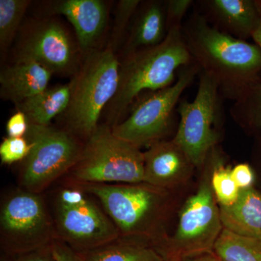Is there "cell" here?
Returning <instances> with one entry per match:
<instances>
[{
    "instance_id": "cell-30",
    "label": "cell",
    "mask_w": 261,
    "mask_h": 261,
    "mask_svg": "<svg viewBox=\"0 0 261 261\" xmlns=\"http://www.w3.org/2000/svg\"><path fill=\"white\" fill-rule=\"evenodd\" d=\"M14 261H56L51 250V245L35 251L13 257Z\"/></svg>"
},
{
    "instance_id": "cell-11",
    "label": "cell",
    "mask_w": 261,
    "mask_h": 261,
    "mask_svg": "<svg viewBox=\"0 0 261 261\" xmlns=\"http://www.w3.org/2000/svg\"><path fill=\"white\" fill-rule=\"evenodd\" d=\"M210 177L207 173L197 192L182 207L177 228L164 257L175 255L183 257L214 252L224 227Z\"/></svg>"
},
{
    "instance_id": "cell-7",
    "label": "cell",
    "mask_w": 261,
    "mask_h": 261,
    "mask_svg": "<svg viewBox=\"0 0 261 261\" xmlns=\"http://www.w3.org/2000/svg\"><path fill=\"white\" fill-rule=\"evenodd\" d=\"M81 187L99 199L124 237L148 232L162 208L163 189L146 183L85 184Z\"/></svg>"
},
{
    "instance_id": "cell-6",
    "label": "cell",
    "mask_w": 261,
    "mask_h": 261,
    "mask_svg": "<svg viewBox=\"0 0 261 261\" xmlns=\"http://www.w3.org/2000/svg\"><path fill=\"white\" fill-rule=\"evenodd\" d=\"M200 71L193 62L181 68L178 80L172 85L139 97L129 116L111 128L113 133L140 148L161 141L169 130L181 94Z\"/></svg>"
},
{
    "instance_id": "cell-33",
    "label": "cell",
    "mask_w": 261,
    "mask_h": 261,
    "mask_svg": "<svg viewBox=\"0 0 261 261\" xmlns=\"http://www.w3.org/2000/svg\"><path fill=\"white\" fill-rule=\"evenodd\" d=\"M256 2L259 12H260V19L258 27H257L256 31L254 32L252 39H253L254 43L256 44L261 49V0H256Z\"/></svg>"
},
{
    "instance_id": "cell-32",
    "label": "cell",
    "mask_w": 261,
    "mask_h": 261,
    "mask_svg": "<svg viewBox=\"0 0 261 261\" xmlns=\"http://www.w3.org/2000/svg\"><path fill=\"white\" fill-rule=\"evenodd\" d=\"M181 261H219V258L213 252L183 257H181Z\"/></svg>"
},
{
    "instance_id": "cell-1",
    "label": "cell",
    "mask_w": 261,
    "mask_h": 261,
    "mask_svg": "<svg viewBox=\"0 0 261 261\" xmlns=\"http://www.w3.org/2000/svg\"><path fill=\"white\" fill-rule=\"evenodd\" d=\"M181 32L192 61L216 82L223 98L235 100L261 76L260 47L215 28L198 10Z\"/></svg>"
},
{
    "instance_id": "cell-36",
    "label": "cell",
    "mask_w": 261,
    "mask_h": 261,
    "mask_svg": "<svg viewBox=\"0 0 261 261\" xmlns=\"http://www.w3.org/2000/svg\"><path fill=\"white\" fill-rule=\"evenodd\" d=\"M219 261H223V260H221V259H219Z\"/></svg>"
},
{
    "instance_id": "cell-29",
    "label": "cell",
    "mask_w": 261,
    "mask_h": 261,
    "mask_svg": "<svg viewBox=\"0 0 261 261\" xmlns=\"http://www.w3.org/2000/svg\"><path fill=\"white\" fill-rule=\"evenodd\" d=\"M29 128L28 118L20 111H17L7 122L6 130L9 137H23L28 133Z\"/></svg>"
},
{
    "instance_id": "cell-8",
    "label": "cell",
    "mask_w": 261,
    "mask_h": 261,
    "mask_svg": "<svg viewBox=\"0 0 261 261\" xmlns=\"http://www.w3.org/2000/svg\"><path fill=\"white\" fill-rule=\"evenodd\" d=\"M27 137L32 147L24 160L21 184L36 194L74 167L82 148L71 134L49 126L29 123Z\"/></svg>"
},
{
    "instance_id": "cell-26",
    "label": "cell",
    "mask_w": 261,
    "mask_h": 261,
    "mask_svg": "<svg viewBox=\"0 0 261 261\" xmlns=\"http://www.w3.org/2000/svg\"><path fill=\"white\" fill-rule=\"evenodd\" d=\"M32 145L24 137H7L0 145V159L4 164H12L28 157Z\"/></svg>"
},
{
    "instance_id": "cell-35",
    "label": "cell",
    "mask_w": 261,
    "mask_h": 261,
    "mask_svg": "<svg viewBox=\"0 0 261 261\" xmlns=\"http://www.w3.org/2000/svg\"><path fill=\"white\" fill-rule=\"evenodd\" d=\"M0 261H14L13 260V258L12 257L8 256L7 255H2L1 260Z\"/></svg>"
},
{
    "instance_id": "cell-24",
    "label": "cell",
    "mask_w": 261,
    "mask_h": 261,
    "mask_svg": "<svg viewBox=\"0 0 261 261\" xmlns=\"http://www.w3.org/2000/svg\"><path fill=\"white\" fill-rule=\"evenodd\" d=\"M31 1L0 0V49L2 54L9 47L18 32Z\"/></svg>"
},
{
    "instance_id": "cell-12",
    "label": "cell",
    "mask_w": 261,
    "mask_h": 261,
    "mask_svg": "<svg viewBox=\"0 0 261 261\" xmlns=\"http://www.w3.org/2000/svg\"><path fill=\"white\" fill-rule=\"evenodd\" d=\"M17 61L36 62L53 73H68L75 69L77 54L65 29L56 22L46 21L39 24L23 38L19 46Z\"/></svg>"
},
{
    "instance_id": "cell-9",
    "label": "cell",
    "mask_w": 261,
    "mask_h": 261,
    "mask_svg": "<svg viewBox=\"0 0 261 261\" xmlns=\"http://www.w3.org/2000/svg\"><path fill=\"white\" fill-rule=\"evenodd\" d=\"M56 218L60 237L76 253L104 246L119 238L114 223L81 190L61 192Z\"/></svg>"
},
{
    "instance_id": "cell-10",
    "label": "cell",
    "mask_w": 261,
    "mask_h": 261,
    "mask_svg": "<svg viewBox=\"0 0 261 261\" xmlns=\"http://www.w3.org/2000/svg\"><path fill=\"white\" fill-rule=\"evenodd\" d=\"M2 244L12 257L51 245L55 231L42 199L32 192L12 195L0 214Z\"/></svg>"
},
{
    "instance_id": "cell-17",
    "label": "cell",
    "mask_w": 261,
    "mask_h": 261,
    "mask_svg": "<svg viewBox=\"0 0 261 261\" xmlns=\"http://www.w3.org/2000/svg\"><path fill=\"white\" fill-rule=\"evenodd\" d=\"M219 209L225 229L261 241V192L255 187L240 190L233 205H219Z\"/></svg>"
},
{
    "instance_id": "cell-14",
    "label": "cell",
    "mask_w": 261,
    "mask_h": 261,
    "mask_svg": "<svg viewBox=\"0 0 261 261\" xmlns=\"http://www.w3.org/2000/svg\"><path fill=\"white\" fill-rule=\"evenodd\" d=\"M144 183L165 189L177 185L188 177L193 164L183 149L173 140L159 141L144 152Z\"/></svg>"
},
{
    "instance_id": "cell-31",
    "label": "cell",
    "mask_w": 261,
    "mask_h": 261,
    "mask_svg": "<svg viewBox=\"0 0 261 261\" xmlns=\"http://www.w3.org/2000/svg\"><path fill=\"white\" fill-rule=\"evenodd\" d=\"M51 250L56 261H81L78 255L64 244L55 242L51 244Z\"/></svg>"
},
{
    "instance_id": "cell-2",
    "label": "cell",
    "mask_w": 261,
    "mask_h": 261,
    "mask_svg": "<svg viewBox=\"0 0 261 261\" xmlns=\"http://www.w3.org/2000/svg\"><path fill=\"white\" fill-rule=\"evenodd\" d=\"M192 63L181 29L170 30L159 45L126 55L120 65L118 91L107 106L110 122L119 123L141 94L172 85L176 71Z\"/></svg>"
},
{
    "instance_id": "cell-16",
    "label": "cell",
    "mask_w": 261,
    "mask_h": 261,
    "mask_svg": "<svg viewBox=\"0 0 261 261\" xmlns=\"http://www.w3.org/2000/svg\"><path fill=\"white\" fill-rule=\"evenodd\" d=\"M53 73L43 65L31 61H17L0 73L1 97L15 106L48 88Z\"/></svg>"
},
{
    "instance_id": "cell-18",
    "label": "cell",
    "mask_w": 261,
    "mask_h": 261,
    "mask_svg": "<svg viewBox=\"0 0 261 261\" xmlns=\"http://www.w3.org/2000/svg\"><path fill=\"white\" fill-rule=\"evenodd\" d=\"M142 5L127 40L126 55L159 45L167 36L166 2L148 1Z\"/></svg>"
},
{
    "instance_id": "cell-5",
    "label": "cell",
    "mask_w": 261,
    "mask_h": 261,
    "mask_svg": "<svg viewBox=\"0 0 261 261\" xmlns=\"http://www.w3.org/2000/svg\"><path fill=\"white\" fill-rule=\"evenodd\" d=\"M199 77L195 99L192 102L185 99L178 105L180 121L173 139L197 168L203 166L217 145L224 114L223 97L216 82L203 72L200 71Z\"/></svg>"
},
{
    "instance_id": "cell-25",
    "label": "cell",
    "mask_w": 261,
    "mask_h": 261,
    "mask_svg": "<svg viewBox=\"0 0 261 261\" xmlns=\"http://www.w3.org/2000/svg\"><path fill=\"white\" fill-rule=\"evenodd\" d=\"M141 3L140 0H121L118 2L116 10L115 16L114 27H113V44L116 45L124 35L125 32L130 20L136 15L137 10L140 8Z\"/></svg>"
},
{
    "instance_id": "cell-3",
    "label": "cell",
    "mask_w": 261,
    "mask_h": 261,
    "mask_svg": "<svg viewBox=\"0 0 261 261\" xmlns=\"http://www.w3.org/2000/svg\"><path fill=\"white\" fill-rule=\"evenodd\" d=\"M120 65L111 45L86 57L72 79L71 96L64 113L73 132L89 138L97 129L101 113L118 91Z\"/></svg>"
},
{
    "instance_id": "cell-22",
    "label": "cell",
    "mask_w": 261,
    "mask_h": 261,
    "mask_svg": "<svg viewBox=\"0 0 261 261\" xmlns=\"http://www.w3.org/2000/svg\"><path fill=\"white\" fill-rule=\"evenodd\" d=\"M223 261H261V241L223 229L214 247Z\"/></svg>"
},
{
    "instance_id": "cell-19",
    "label": "cell",
    "mask_w": 261,
    "mask_h": 261,
    "mask_svg": "<svg viewBox=\"0 0 261 261\" xmlns=\"http://www.w3.org/2000/svg\"><path fill=\"white\" fill-rule=\"evenodd\" d=\"M72 82L48 88L30 99L16 105L17 111L25 113L30 124L49 126V122L64 113L69 105Z\"/></svg>"
},
{
    "instance_id": "cell-28",
    "label": "cell",
    "mask_w": 261,
    "mask_h": 261,
    "mask_svg": "<svg viewBox=\"0 0 261 261\" xmlns=\"http://www.w3.org/2000/svg\"><path fill=\"white\" fill-rule=\"evenodd\" d=\"M231 176L240 190L253 187L255 181V173L248 163H239L231 168Z\"/></svg>"
},
{
    "instance_id": "cell-27",
    "label": "cell",
    "mask_w": 261,
    "mask_h": 261,
    "mask_svg": "<svg viewBox=\"0 0 261 261\" xmlns=\"http://www.w3.org/2000/svg\"><path fill=\"white\" fill-rule=\"evenodd\" d=\"M192 5H194L192 0L166 1V27L168 32L171 29H181L184 18Z\"/></svg>"
},
{
    "instance_id": "cell-20",
    "label": "cell",
    "mask_w": 261,
    "mask_h": 261,
    "mask_svg": "<svg viewBox=\"0 0 261 261\" xmlns=\"http://www.w3.org/2000/svg\"><path fill=\"white\" fill-rule=\"evenodd\" d=\"M76 253V252H75ZM81 261H163L162 254L142 244L116 241L76 253Z\"/></svg>"
},
{
    "instance_id": "cell-23",
    "label": "cell",
    "mask_w": 261,
    "mask_h": 261,
    "mask_svg": "<svg viewBox=\"0 0 261 261\" xmlns=\"http://www.w3.org/2000/svg\"><path fill=\"white\" fill-rule=\"evenodd\" d=\"M215 149L216 147L209 153L214 166L211 176V187L219 205H231L238 200L240 190L231 176V168L225 166Z\"/></svg>"
},
{
    "instance_id": "cell-34",
    "label": "cell",
    "mask_w": 261,
    "mask_h": 261,
    "mask_svg": "<svg viewBox=\"0 0 261 261\" xmlns=\"http://www.w3.org/2000/svg\"><path fill=\"white\" fill-rule=\"evenodd\" d=\"M181 257L178 255H170L164 257L163 261H181Z\"/></svg>"
},
{
    "instance_id": "cell-21",
    "label": "cell",
    "mask_w": 261,
    "mask_h": 261,
    "mask_svg": "<svg viewBox=\"0 0 261 261\" xmlns=\"http://www.w3.org/2000/svg\"><path fill=\"white\" fill-rule=\"evenodd\" d=\"M230 114L244 128L261 135V76L233 100Z\"/></svg>"
},
{
    "instance_id": "cell-13",
    "label": "cell",
    "mask_w": 261,
    "mask_h": 261,
    "mask_svg": "<svg viewBox=\"0 0 261 261\" xmlns=\"http://www.w3.org/2000/svg\"><path fill=\"white\" fill-rule=\"evenodd\" d=\"M206 20L221 32L247 41L260 23L256 0H204L200 2Z\"/></svg>"
},
{
    "instance_id": "cell-15",
    "label": "cell",
    "mask_w": 261,
    "mask_h": 261,
    "mask_svg": "<svg viewBox=\"0 0 261 261\" xmlns=\"http://www.w3.org/2000/svg\"><path fill=\"white\" fill-rule=\"evenodd\" d=\"M51 10L72 24L84 50L90 49L106 28L107 7L101 0H63L56 2Z\"/></svg>"
},
{
    "instance_id": "cell-4",
    "label": "cell",
    "mask_w": 261,
    "mask_h": 261,
    "mask_svg": "<svg viewBox=\"0 0 261 261\" xmlns=\"http://www.w3.org/2000/svg\"><path fill=\"white\" fill-rule=\"evenodd\" d=\"M72 170L81 185L144 183V152L117 137L109 126H99L89 137Z\"/></svg>"
}]
</instances>
